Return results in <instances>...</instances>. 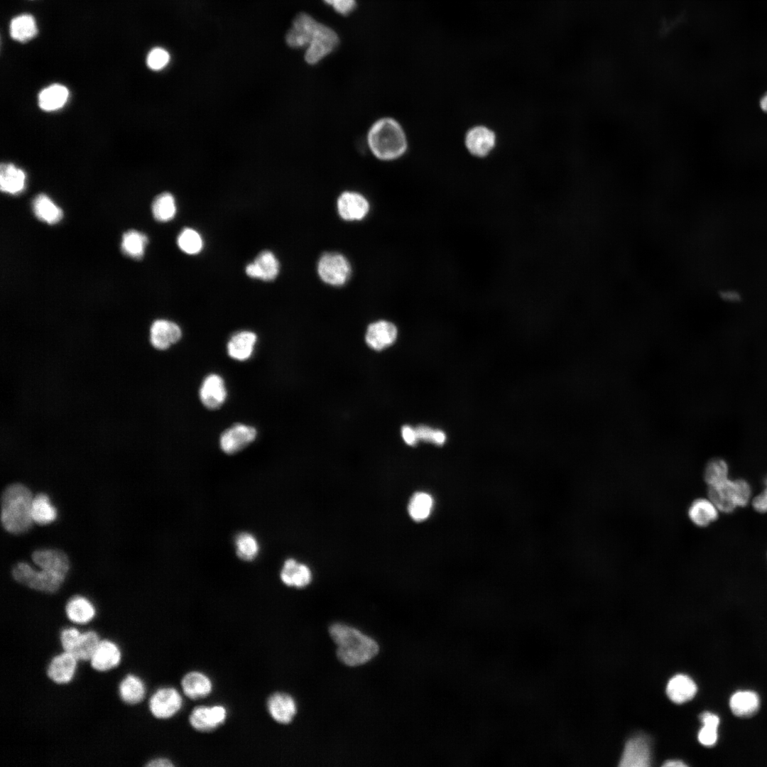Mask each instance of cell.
<instances>
[{
    "instance_id": "1",
    "label": "cell",
    "mask_w": 767,
    "mask_h": 767,
    "mask_svg": "<svg viewBox=\"0 0 767 767\" xmlns=\"http://www.w3.org/2000/svg\"><path fill=\"white\" fill-rule=\"evenodd\" d=\"M285 42L293 48L308 45L304 58L307 63L312 65L332 52L339 39L331 28L316 21L307 13H300L295 16L287 32Z\"/></svg>"
},
{
    "instance_id": "2",
    "label": "cell",
    "mask_w": 767,
    "mask_h": 767,
    "mask_svg": "<svg viewBox=\"0 0 767 767\" xmlns=\"http://www.w3.org/2000/svg\"><path fill=\"white\" fill-rule=\"evenodd\" d=\"M329 633L337 646V657L344 665L358 666L374 658L379 651L377 642L357 629L343 623H334Z\"/></svg>"
},
{
    "instance_id": "3",
    "label": "cell",
    "mask_w": 767,
    "mask_h": 767,
    "mask_svg": "<svg viewBox=\"0 0 767 767\" xmlns=\"http://www.w3.org/2000/svg\"><path fill=\"white\" fill-rule=\"evenodd\" d=\"M33 499L29 489L21 484H11L4 489L1 496V521L7 532L18 535L31 528L33 522Z\"/></svg>"
},
{
    "instance_id": "4",
    "label": "cell",
    "mask_w": 767,
    "mask_h": 767,
    "mask_svg": "<svg viewBox=\"0 0 767 767\" xmlns=\"http://www.w3.org/2000/svg\"><path fill=\"white\" fill-rule=\"evenodd\" d=\"M367 143L376 158L386 161L399 158L408 148L406 135L402 126L391 117L379 119L371 126L367 134Z\"/></svg>"
},
{
    "instance_id": "5",
    "label": "cell",
    "mask_w": 767,
    "mask_h": 767,
    "mask_svg": "<svg viewBox=\"0 0 767 767\" xmlns=\"http://www.w3.org/2000/svg\"><path fill=\"white\" fill-rule=\"evenodd\" d=\"M751 489L744 479L730 480L729 478L714 486H708L709 499L719 511L729 513L736 507L746 506L750 500Z\"/></svg>"
},
{
    "instance_id": "6",
    "label": "cell",
    "mask_w": 767,
    "mask_h": 767,
    "mask_svg": "<svg viewBox=\"0 0 767 767\" xmlns=\"http://www.w3.org/2000/svg\"><path fill=\"white\" fill-rule=\"evenodd\" d=\"M12 576L16 581L33 589L53 593L63 583L66 575L46 569L36 570L29 564L20 562L12 569Z\"/></svg>"
},
{
    "instance_id": "7",
    "label": "cell",
    "mask_w": 767,
    "mask_h": 767,
    "mask_svg": "<svg viewBox=\"0 0 767 767\" xmlns=\"http://www.w3.org/2000/svg\"><path fill=\"white\" fill-rule=\"evenodd\" d=\"M317 271L320 278L330 285H343L349 278L351 267L347 259L338 253H325L319 260Z\"/></svg>"
},
{
    "instance_id": "8",
    "label": "cell",
    "mask_w": 767,
    "mask_h": 767,
    "mask_svg": "<svg viewBox=\"0 0 767 767\" xmlns=\"http://www.w3.org/2000/svg\"><path fill=\"white\" fill-rule=\"evenodd\" d=\"M183 700L179 692L172 687L158 689L150 698L149 709L158 719L171 717L182 707Z\"/></svg>"
},
{
    "instance_id": "9",
    "label": "cell",
    "mask_w": 767,
    "mask_h": 767,
    "mask_svg": "<svg viewBox=\"0 0 767 767\" xmlns=\"http://www.w3.org/2000/svg\"><path fill=\"white\" fill-rule=\"evenodd\" d=\"M256 437V430L244 424H236L224 430L220 437V446L224 452L235 454L252 442Z\"/></svg>"
},
{
    "instance_id": "10",
    "label": "cell",
    "mask_w": 767,
    "mask_h": 767,
    "mask_svg": "<svg viewBox=\"0 0 767 767\" xmlns=\"http://www.w3.org/2000/svg\"><path fill=\"white\" fill-rule=\"evenodd\" d=\"M337 207L342 219L347 221L361 220L369 212V203L363 195L346 191L338 197Z\"/></svg>"
},
{
    "instance_id": "11",
    "label": "cell",
    "mask_w": 767,
    "mask_h": 767,
    "mask_svg": "<svg viewBox=\"0 0 767 767\" xmlns=\"http://www.w3.org/2000/svg\"><path fill=\"white\" fill-rule=\"evenodd\" d=\"M182 337L180 327L167 320H157L150 330V341L153 347L165 350L178 342Z\"/></svg>"
},
{
    "instance_id": "12",
    "label": "cell",
    "mask_w": 767,
    "mask_h": 767,
    "mask_svg": "<svg viewBox=\"0 0 767 767\" xmlns=\"http://www.w3.org/2000/svg\"><path fill=\"white\" fill-rule=\"evenodd\" d=\"M226 716L225 708L220 705L197 707L192 710L190 716V723L198 731H207L222 724Z\"/></svg>"
},
{
    "instance_id": "13",
    "label": "cell",
    "mask_w": 767,
    "mask_h": 767,
    "mask_svg": "<svg viewBox=\"0 0 767 767\" xmlns=\"http://www.w3.org/2000/svg\"><path fill=\"white\" fill-rule=\"evenodd\" d=\"M227 397L224 380L217 374H210L203 381L200 389V398L208 409L215 410L222 406Z\"/></svg>"
},
{
    "instance_id": "14",
    "label": "cell",
    "mask_w": 767,
    "mask_h": 767,
    "mask_svg": "<svg viewBox=\"0 0 767 767\" xmlns=\"http://www.w3.org/2000/svg\"><path fill=\"white\" fill-rule=\"evenodd\" d=\"M278 272L279 262L275 255L268 250L260 252L254 262L246 267V273L248 276L264 281L274 280Z\"/></svg>"
},
{
    "instance_id": "15",
    "label": "cell",
    "mask_w": 767,
    "mask_h": 767,
    "mask_svg": "<svg viewBox=\"0 0 767 767\" xmlns=\"http://www.w3.org/2000/svg\"><path fill=\"white\" fill-rule=\"evenodd\" d=\"M396 337V326L390 322L380 320L369 325L365 339L371 348L380 351L391 346Z\"/></svg>"
},
{
    "instance_id": "16",
    "label": "cell",
    "mask_w": 767,
    "mask_h": 767,
    "mask_svg": "<svg viewBox=\"0 0 767 767\" xmlns=\"http://www.w3.org/2000/svg\"><path fill=\"white\" fill-rule=\"evenodd\" d=\"M77 660L72 654L66 651L55 656L48 666V677L57 684L69 682L75 673Z\"/></svg>"
},
{
    "instance_id": "17",
    "label": "cell",
    "mask_w": 767,
    "mask_h": 767,
    "mask_svg": "<svg viewBox=\"0 0 767 767\" xmlns=\"http://www.w3.org/2000/svg\"><path fill=\"white\" fill-rule=\"evenodd\" d=\"M650 749L647 741L637 737L629 740L620 761L623 767H646L651 765Z\"/></svg>"
},
{
    "instance_id": "18",
    "label": "cell",
    "mask_w": 767,
    "mask_h": 767,
    "mask_svg": "<svg viewBox=\"0 0 767 767\" xmlns=\"http://www.w3.org/2000/svg\"><path fill=\"white\" fill-rule=\"evenodd\" d=\"M92 667L97 671H107L119 665L121 652L119 647L109 640L100 641L91 659Z\"/></svg>"
},
{
    "instance_id": "19",
    "label": "cell",
    "mask_w": 767,
    "mask_h": 767,
    "mask_svg": "<svg viewBox=\"0 0 767 767\" xmlns=\"http://www.w3.org/2000/svg\"><path fill=\"white\" fill-rule=\"evenodd\" d=\"M267 707L272 718L281 724L290 723L297 712L294 699L283 692H276L268 700Z\"/></svg>"
},
{
    "instance_id": "20",
    "label": "cell",
    "mask_w": 767,
    "mask_h": 767,
    "mask_svg": "<svg viewBox=\"0 0 767 767\" xmlns=\"http://www.w3.org/2000/svg\"><path fill=\"white\" fill-rule=\"evenodd\" d=\"M33 562L40 568L46 569L67 575L70 569L67 556L62 551L55 549H40L32 554Z\"/></svg>"
},
{
    "instance_id": "21",
    "label": "cell",
    "mask_w": 767,
    "mask_h": 767,
    "mask_svg": "<svg viewBox=\"0 0 767 767\" xmlns=\"http://www.w3.org/2000/svg\"><path fill=\"white\" fill-rule=\"evenodd\" d=\"M280 576L285 585L297 588L308 586L312 577L310 567L293 558H289L284 562Z\"/></svg>"
},
{
    "instance_id": "22",
    "label": "cell",
    "mask_w": 767,
    "mask_h": 767,
    "mask_svg": "<svg viewBox=\"0 0 767 767\" xmlns=\"http://www.w3.org/2000/svg\"><path fill=\"white\" fill-rule=\"evenodd\" d=\"M465 143L472 154L483 157L494 146L495 134L485 126H475L467 132Z\"/></svg>"
},
{
    "instance_id": "23",
    "label": "cell",
    "mask_w": 767,
    "mask_h": 767,
    "mask_svg": "<svg viewBox=\"0 0 767 767\" xmlns=\"http://www.w3.org/2000/svg\"><path fill=\"white\" fill-rule=\"evenodd\" d=\"M697 685L688 676L680 674L673 677L668 682L666 692L675 703H683L692 699L697 692Z\"/></svg>"
},
{
    "instance_id": "24",
    "label": "cell",
    "mask_w": 767,
    "mask_h": 767,
    "mask_svg": "<svg viewBox=\"0 0 767 767\" xmlns=\"http://www.w3.org/2000/svg\"><path fill=\"white\" fill-rule=\"evenodd\" d=\"M38 33L35 17L30 13H21L14 16L9 23V34L12 39L26 43L34 38Z\"/></svg>"
},
{
    "instance_id": "25",
    "label": "cell",
    "mask_w": 767,
    "mask_h": 767,
    "mask_svg": "<svg viewBox=\"0 0 767 767\" xmlns=\"http://www.w3.org/2000/svg\"><path fill=\"white\" fill-rule=\"evenodd\" d=\"M256 342V334L250 331H241L234 334L227 344L228 354L238 361H245L252 354Z\"/></svg>"
},
{
    "instance_id": "26",
    "label": "cell",
    "mask_w": 767,
    "mask_h": 767,
    "mask_svg": "<svg viewBox=\"0 0 767 767\" xmlns=\"http://www.w3.org/2000/svg\"><path fill=\"white\" fill-rule=\"evenodd\" d=\"M68 96L69 91L66 87L53 84L40 91L38 97V105L44 111H55L65 104Z\"/></svg>"
},
{
    "instance_id": "27",
    "label": "cell",
    "mask_w": 767,
    "mask_h": 767,
    "mask_svg": "<svg viewBox=\"0 0 767 767\" xmlns=\"http://www.w3.org/2000/svg\"><path fill=\"white\" fill-rule=\"evenodd\" d=\"M718 512L719 510L709 499H697L691 504L688 516L696 526L705 527L717 519Z\"/></svg>"
},
{
    "instance_id": "28",
    "label": "cell",
    "mask_w": 767,
    "mask_h": 767,
    "mask_svg": "<svg viewBox=\"0 0 767 767\" xmlns=\"http://www.w3.org/2000/svg\"><path fill=\"white\" fill-rule=\"evenodd\" d=\"M24 172L12 163H1L0 167V187L1 191L18 194L25 187Z\"/></svg>"
},
{
    "instance_id": "29",
    "label": "cell",
    "mask_w": 767,
    "mask_h": 767,
    "mask_svg": "<svg viewBox=\"0 0 767 767\" xmlns=\"http://www.w3.org/2000/svg\"><path fill=\"white\" fill-rule=\"evenodd\" d=\"M181 684L184 693L191 699L204 697L211 692L212 688L210 678L197 671L186 674Z\"/></svg>"
},
{
    "instance_id": "30",
    "label": "cell",
    "mask_w": 767,
    "mask_h": 767,
    "mask_svg": "<svg viewBox=\"0 0 767 767\" xmlns=\"http://www.w3.org/2000/svg\"><path fill=\"white\" fill-rule=\"evenodd\" d=\"M65 611L70 621L80 624L90 621L96 613L90 601L82 596L72 597L66 604Z\"/></svg>"
},
{
    "instance_id": "31",
    "label": "cell",
    "mask_w": 767,
    "mask_h": 767,
    "mask_svg": "<svg viewBox=\"0 0 767 767\" xmlns=\"http://www.w3.org/2000/svg\"><path fill=\"white\" fill-rule=\"evenodd\" d=\"M33 210L36 217L49 224L59 222L62 218V211L45 194L38 195L33 200Z\"/></svg>"
},
{
    "instance_id": "32",
    "label": "cell",
    "mask_w": 767,
    "mask_h": 767,
    "mask_svg": "<svg viewBox=\"0 0 767 767\" xmlns=\"http://www.w3.org/2000/svg\"><path fill=\"white\" fill-rule=\"evenodd\" d=\"M729 706L732 712L736 716H750L757 711L759 707V698L754 692L738 691L731 697Z\"/></svg>"
},
{
    "instance_id": "33",
    "label": "cell",
    "mask_w": 767,
    "mask_h": 767,
    "mask_svg": "<svg viewBox=\"0 0 767 767\" xmlns=\"http://www.w3.org/2000/svg\"><path fill=\"white\" fill-rule=\"evenodd\" d=\"M434 506L433 496L425 491L414 493L408 504L410 517L415 522H422L430 517Z\"/></svg>"
},
{
    "instance_id": "34",
    "label": "cell",
    "mask_w": 767,
    "mask_h": 767,
    "mask_svg": "<svg viewBox=\"0 0 767 767\" xmlns=\"http://www.w3.org/2000/svg\"><path fill=\"white\" fill-rule=\"evenodd\" d=\"M32 518L34 522L40 525H46L53 522L58 512L45 494H38L33 499L31 508Z\"/></svg>"
},
{
    "instance_id": "35",
    "label": "cell",
    "mask_w": 767,
    "mask_h": 767,
    "mask_svg": "<svg viewBox=\"0 0 767 767\" xmlns=\"http://www.w3.org/2000/svg\"><path fill=\"white\" fill-rule=\"evenodd\" d=\"M121 699L126 704L140 702L145 695V685L137 676L129 674L121 681L119 687Z\"/></svg>"
},
{
    "instance_id": "36",
    "label": "cell",
    "mask_w": 767,
    "mask_h": 767,
    "mask_svg": "<svg viewBox=\"0 0 767 767\" xmlns=\"http://www.w3.org/2000/svg\"><path fill=\"white\" fill-rule=\"evenodd\" d=\"M151 210L156 220L161 222L170 221L177 212L174 196L168 192L158 195L152 202Z\"/></svg>"
},
{
    "instance_id": "37",
    "label": "cell",
    "mask_w": 767,
    "mask_h": 767,
    "mask_svg": "<svg viewBox=\"0 0 767 767\" xmlns=\"http://www.w3.org/2000/svg\"><path fill=\"white\" fill-rule=\"evenodd\" d=\"M148 244V237L136 230H129L123 234L121 249L124 254L134 259H141Z\"/></svg>"
},
{
    "instance_id": "38",
    "label": "cell",
    "mask_w": 767,
    "mask_h": 767,
    "mask_svg": "<svg viewBox=\"0 0 767 767\" xmlns=\"http://www.w3.org/2000/svg\"><path fill=\"white\" fill-rule=\"evenodd\" d=\"M100 642L99 636L93 631L82 633L73 651L71 653L78 660H90Z\"/></svg>"
},
{
    "instance_id": "39",
    "label": "cell",
    "mask_w": 767,
    "mask_h": 767,
    "mask_svg": "<svg viewBox=\"0 0 767 767\" xmlns=\"http://www.w3.org/2000/svg\"><path fill=\"white\" fill-rule=\"evenodd\" d=\"M235 544L237 555L244 560H253L259 550L256 538L249 533H239L235 539Z\"/></svg>"
},
{
    "instance_id": "40",
    "label": "cell",
    "mask_w": 767,
    "mask_h": 767,
    "mask_svg": "<svg viewBox=\"0 0 767 767\" xmlns=\"http://www.w3.org/2000/svg\"><path fill=\"white\" fill-rule=\"evenodd\" d=\"M177 243L181 251L190 255L198 254L203 246L200 234L191 228H185L180 233Z\"/></svg>"
},
{
    "instance_id": "41",
    "label": "cell",
    "mask_w": 767,
    "mask_h": 767,
    "mask_svg": "<svg viewBox=\"0 0 767 767\" xmlns=\"http://www.w3.org/2000/svg\"><path fill=\"white\" fill-rule=\"evenodd\" d=\"M728 479V466L721 459L712 460L705 471V480L708 486H714Z\"/></svg>"
},
{
    "instance_id": "42",
    "label": "cell",
    "mask_w": 767,
    "mask_h": 767,
    "mask_svg": "<svg viewBox=\"0 0 767 767\" xmlns=\"http://www.w3.org/2000/svg\"><path fill=\"white\" fill-rule=\"evenodd\" d=\"M170 55L167 50L161 47H155L148 53L146 65L153 71L164 69L170 62Z\"/></svg>"
},
{
    "instance_id": "43",
    "label": "cell",
    "mask_w": 767,
    "mask_h": 767,
    "mask_svg": "<svg viewBox=\"0 0 767 767\" xmlns=\"http://www.w3.org/2000/svg\"><path fill=\"white\" fill-rule=\"evenodd\" d=\"M82 633L71 627L63 629L60 636V643L64 651L72 653L77 644Z\"/></svg>"
},
{
    "instance_id": "44",
    "label": "cell",
    "mask_w": 767,
    "mask_h": 767,
    "mask_svg": "<svg viewBox=\"0 0 767 767\" xmlns=\"http://www.w3.org/2000/svg\"><path fill=\"white\" fill-rule=\"evenodd\" d=\"M717 728L712 726L704 725L698 734V740L704 746H711L717 740Z\"/></svg>"
},
{
    "instance_id": "45",
    "label": "cell",
    "mask_w": 767,
    "mask_h": 767,
    "mask_svg": "<svg viewBox=\"0 0 767 767\" xmlns=\"http://www.w3.org/2000/svg\"><path fill=\"white\" fill-rule=\"evenodd\" d=\"M324 1L331 5L337 12L342 15H347L356 7L355 0H324Z\"/></svg>"
},
{
    "instance_id": "46",
    "label": "cell",
    "mask_w": 767,
    "mask_h": 767,
    "mask_svg": "<svg viewBox=\"0 0 767 767\" xmlns=\"http://www.w3.org/2000/svg\"><path fill=\"white\" fill-rule=\"evenodd\" d=\"M418 440L430 442L435 444L438 430L432 429L429 426L420 425L415 428Z\"/></svg>"
},
{
    "instance_id": "47",
    "label": "cell",
    "mask_w": 767,
    "mask_h": 767,
    "mask_svg": "<svg viewBox=\"0 0 767 767\" xmlns=\"http://www.w3.org/2000/svg\"><path fill=\"white\" fill-rule=\"evenodd\" d=\"M764 483L766 485L765 489L756 496L752 501L754 508L760 513L767 512V477Z\"/></svg>"
},
{
    "instance_id": "48",
    "label": "cell",
    "mask_w": 767,
    "mask_h": 767,
    "mask_svg": "<svg viewBox=\"0 0 767 767\" xmlns=\"http://www.w3.org/2000/svg\"><path fill=\"white\" fill-rule=\"evenodd\" d=\"M401 435L404 442L410 446L417 444L418 439L415 428L409 425H404L401 428Z\"/></svg>"
},
{
    "instance_id": "49",
    "label": "cell",
    "mask_w": 767,
    "mask_h": 767,
    "mask_svg": "<svg viewBox=\"0 0 767 767\" xmlns=\"http://www.w3.org/2000/svg\"><path fill=\"white\" fill-rule=\"evenodd\" d=\"M700 719L704 725L718 727L719 724V718L716 714L709 712L702 713L700 715Z\"/></svg>"
},
{
    "instance_id": "50",
    "label": "cell",
    "mask_w": 767,
    "mask_h": 767,
    "mask_svg": "<svg viewBox=\"0 0 767 767\" xmlns=\"http://www.w3.org/2000/svg\"><path fill=\"white\" fill-rule=\"evenodd\" d=\"M146 766L150 767H169L173 766V764L166 758H159L151 761Z\"/></svg>"
},
{
    "instance_id": "51",
    "label": "cell",
    "mask_w": 767,
    "mask_h": 767,
    "mask_svg": "<svg viewBox=\"0 0 767 767\" xmlns=\"http://www.w3.org/2000/svg\"><path fill=\"white\" fill-rule=\"evenodd\" d=\"M663 766H665V767H685V766H687V764H685V763H683L681 761L670 760V761H667L665 763H664Z\"/></svg>"
},
{
    "instance_id": "52",
    "label": "cell",
    "mask_w": 767,
    "mask_h": 767,
    "mask_svg": "<svg viewBox=\"0 0 767 767\" xmlns=\"http://www.w3.org/2000/svg\"><path fill=\"white\" fill-rule=\"evenodd\" d=\"M759 105L761 109L766 113H767V92L761 97Z\"/></svg>"
}]
</instances>
